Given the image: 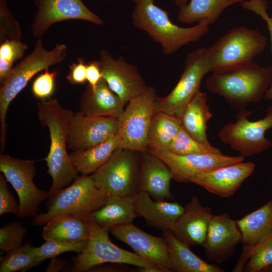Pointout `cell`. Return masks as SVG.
I'll return each instance as SVG.
<instances>
[{"label": "cell", "mask_w": 272, "mask_h": 272, "mask_svg": "<svg viewBox=\"0 0 272 272\" xmlns=\"http://www.w3.org/2000/svg\"><path fill=\"white\" fill-rule=\"evenodd\" d=\"M37 107L38 119L42 125L48 127L50 134V149L45 160L47 173L52 178L49 191L50 197L78 177L79 172L67 151L70 125L74 113L62 107L55 98L42 100L37 103Z\"/></svg>", "instance_id": "6da1fadb"}, {"label": "cell", "mask_w": 272, "mask_h": 272, "mask_svg": "<svg viewBox=\"0 0 272 272\" xmlns=\"http://www.w3.org/2000/svg\"><path fill=\"white\" fill-rule=\"evenodd\" d=\"M134 207L137 217L144 218L148 225L163 231L170 229L184 209L176 202L153 201L149 194L142 191L134 196Z\"/></svg>", "instance_id": "cb8c5ba5"}, {"label": "cell", "mask_w": 272, "mask_h": 272, "mask_svg": "<svg viewBox=\"0 0 272 272\" xmlns=\"http://www.w3.org/2000/svg\"><path fill=\"white\" fill-rule=\"evenodd\" d=\"M57 73L56 71L49 72L47 69L38 75L32 85L33 95L42 100L50 98L55 90V80Z\"/></svg>", "instance_id": "74e56055"}, {"label": "cell", "mask_w": 272, "mask_h": 272, "mask_svg": "<svg viewBox=\"0 0 272 272\" xmlns=\"http://www.w3.org/2000/svg\"><path fill=\"white\" fill-rule=\"evenodd\" d=\"M27 232V228L19 222L7 223L0 229V249L8 252L22 246Z\"/></svg>", "instance_id": "d590c367"}, {"label": "cell", "mask_w": 272, "mask_h": 272, "mask_svg": "<svg viewBox=\"0 0 272 272\" xmlns=\"http://www.w3.org/2000/svg\"><path fill=\"white\" fill-rule=\"evenodd\" d=\"M181 128L177 117L162 112L155 113L148 132V149H167Z\"/></svg>", "instance_id": "4dcf8cb0"}, {"label": "cell", "mask_w": 272, "mask_h": 272, "mask_svg": "<svg viewBox=\"0 0 272 272\" xmlns=\"http://www.w3.org/2000/svg\"><path fill=\"white\" fill-rule=\"evenodd\" d=\"M126 104L110 88L102 78L95 87L89 85L80 101L81 112L92 116L118 118Z\"/></svg>", "instance_id": "603a6c76"}, {"label": "cell", "mask_w": 272, "mask_h": 272, "mask_svg": "<svg viewBox=\"0 0 272 272\" xmlns=\"http://www.w3.org/2000/svg\"><path fill=\"white\" fill-rule=\"evenodd\" d=\"M109 1H112V0H109Z\"/></svg>", "instance_id": "7dc6e473"}, {"label": "cell", "mask_w": 272, "mask_h": 272, "mask_svg": "<svg viewBox=\"0 0 272 272\" xmlns=\"http://www.w3.org/2000/svg\"><path fill=\"white\" fill-rule=\"evenodd\" d=\"M167 149L178 155L222 154L218 148L211 144L205 145L195 140L182 126Z\"/></svg>", "instance_id": "d6a6232c"}, {"label": "cell", "mask_w": 272, "mask_h": 272, "mask_svg": "<svg viewBox=\"0 0 272 272\" xmlns=\"http://www.w3.org/2000/svg\"><path fill=\"white\" fill-rule=\"evenodd\" d=\"M109 197L95 186L91 175H81L70 185L49 197L47 211L35 216L33 224L44 226L58 217L68 214L90 217Z\"/></svg>", "instance_id": "5b68a950"}, {"label": "cell", "mask_w": 272, "mask_h": 272, "mask_svg": "<svg viewBox=\"0 0 272 272\" xmlns=\"http://www.w3.org/2000/svg\"><path fill=\"white\" fill-rule=\"evenodd\" d=\"M46 242L38 247H34V251L38 260L42 263L47 259H51L63 253L75 252H81L87 240L76 243H65L55 241Z\"/></svg>", "instance_id": "e575fe53"}, {"label": "cell", "mask_w": 272, "mask_h": 272, "mask_svg": "<svg viewBox=\"0 0 272 272\" xmlns=\"http://www.w3.org/2000/svg\"><path fill=\"white\" fill-rule=\"evenodd\" d=\"M83 57L77 58V62L69 66L66 77L68 82L73 85L84 84L87 81L86 64Z\"/></svg>", "instance_id": "b9f144b4"}, {"label": "cell", "mask_w": 272, "mask_h": 272, "mask_svg": "<svg viewBox=\"0 0 272 272\" xmlns=\"http://www.w3.org/2000/svg\"><path fill=\"white\" fill-rule=\"evenodd\" d=\"M267 44L266 37L258 30L246 26L234 28L208 48L210 72L252 62Z\"/></svg>", "instance_id": "52a82bcc"}, {"label": "cell", "mask_w": 272, "mask_h": 272, "mask_svg": "<svg viewBox=\"0 0 272 272\" xmlns=\"http://www.w3.org/2000/svg\"><path fill=\"white\" fill-rule=\"evenodd\" d=\"M7 180L4 175L0 174V215L12 214L17 216L19 205L9 191Z\"/></svg>", "instance_id": "60d3db41"}, {"label": "cell", "mask_w": 272, "mask_h": 272, "mask_svg": "<svg viewBox=\"0 0 272 272\" xmlns=\"http://www.w3.org/2000/svg\"><path fill=\"white\" fill-rule=\"evenodd\" d=\"M68 262L64 259L56 258H51V260L46 269L47 272L60 271L64 269Z\"/></svg>", "instance_id": "ee69618b"}, {"label": "cell", "mask_w": 272, "mask_h": 272, "mask_svg": "<svg viewBox=\"0 0 272 272\" xmlns=\"http://www.w3.org/2000/svg\"><path fill=\"white\" fill-rule=\"evenodd\" d=\"M244 244L241 257L234 270L240 271L252 249L272 231V200L237 221Z\"/></svg>", "instance_id": "7402d4cb"}, {"label": "cell", "mask_w": 272, "mask_h": 272, "mask_svg": "<svg viewBox=\"0 0 272 272\" xmlns=\"http://www.w3.org/2000/svg\"><path fill=\"white\" fill-rule=\"evenodd\" d=\"M212 117L206 93L199 91L190 101L180 119L181 126L195 140L211 145L207 135V123Z\"/></svg>", "instance_id": "83f0119b"}, {"label": "cell", "mask_w": 272, "mask_h": 272, "mask_svg": "<svg viewBox=\"0 0 272 272\" xmlns=\"http://www.w3.org/2000/svg\"><path fill=\"white\" fill-rule=\"evenodd\" d=\"M252 112L238 111L236 121L225 124L218 133L222 142L244 157L260 153L272 146V141L265 137L266 131L272 129V104L262 119L248 120Z\"/></svg>", "instance_id": "30bf717a"}, {"label": "cell", "mask_w": 272, "mask_h": 272, "mask_svg": "<svg viewBox=\"0 0 272 272\" xmlns=\"http://www.w3.org/2000/svg\"><path fill=\"white\" fill-rule=\"evenodd\" d=\"M255 164L241 162L222 166L193 178L191 182L222 198L233 195L253 172Z\"/></svg>", "instance_id": "d6986e66"}, {"label": "cell", "mask_w": 272, "mask_h": 272, "mask_svg": "<svg viewBox=\"0 0 272 272\" xmlns=\"http://www.w3.org/2000/svg\"><path fill=\"white\" fill-rule=\"evenodd\" d=\"M272 84V67L253 61L212 73L206 86L222 97L231 107L245 110L248 104L262 101Z\"/></svg>", "instance_id": "7a4b0ae2"}, {"label": "cell", "mask_w": 272, "mask_h": 272, "mask_svg": "<svg viewBox=\"0 0 272 272\" xmlns=\"http://www.w3.org/2000/svg\"><path fill=\"white\" fill-rule=\"evenodd\" d=\"M86 77L88 85L92 88L103 78L98 61H92L86 64Z\"/></svg>", "instance_id": "7bdbcfd3"}, {"label": "cell", "mask_w": 272, "mask_h": 272, "mask_svg": "<svg viewBox=\"0 0 272 272\" xmlns=\"http://www.w3.org/2000/svg\"><path fill=\"white\" fill-rule=\"evenodd\" d=\"M265 269H266L267 270V271H272V265L267 267Z\"/></svg>", "instance_id": "bcb514c9"}, {"label": "cell", "mask_w": 272, "mask_h": 272, "mask_svg": "<svg viewBox=\"0 0 272 272\" xmlns=\"http://www.w3.org/2000/svg\"><path fill=\"white\" fill-rule=\"evenodd\" d=\"M22 32L18 22L12 15L6 0H0V43L7 40H20Z\"/></svg>", "instance_id": "8d00e7d4"}, {"label": "cell", "mask_w": 272, "mask_h": 272, "mask_svg": "<svg viewBox=\"0 0 272 272\" xmlns=\"http://www.w3.org/2000/svg\"><path fill=\"white\" fill-rule=\"evenodd\" d=\"M245 0H190L179 9L177 19L182 23L191 24L202 20L214 24L227 8Z\"/></svg>", "instance_id": "f546056e"}, {"label": "cell", "mask_w": 272, "mask_h": 272, "mask_svg": "<svg viewBox=\"0 0 272 272\" xmlns=\"http://www.w3.org/2000/svg\"><path fill=\"white\" fill-rule=\"evenodd\" d=\"M27 49V43L21 40H7L0 43V61L13 64L22 58Z\"/></svg>", "instance_id": "ab89813d"}, {"label": "cell", "mask_w": 272, "mask_h": 272, "mask_svg": "<svg viewBox=\"0 0 272 272\" xmlns=\"http://www.w3.org/2000/svg\"><path fill=\"white\" fill-rule=\"evenodd\" d=\"M184 63L183 71L173 90L167 96L157 98L155 113L164 112L180 119L187 105L200 91L203 77L210 72L208 48L200 47L190 53Z\"/></svg>", "instance_id": "8fae6325"}, {"label": "cell", "mask_w": 272, "mask_h": 272, "mask_svg": "<svg viewBox=\"0 0 272 272\" xmlns=\"http://www.w3.org/2000/svg\"><path fill=\"white\" fill-rule=\"evenodd\" d=\"M120 147L117 134L90 148L73 151L69 153L71 160L82 175L93 174L110 158Z\"/></svg>", "instance_id": "f1b7e54d"}, {"label": "cell", "mask_w": 272, "mask_h": 272, "mask_svg": "<svg viewBox=\"0 0 272 272\" xmlns=\"http://www.w3.org/2000/svg\"><path fill=\"white\" fill-rule=\"evenodd\" d=\"M245 269L257 272L272 265V231L255 246L248 254Z\"/></svg>", "instance_id": "836d02e7"}, {"label": "cell", "mask_w": 272, "mask_h": 272, "mask_svg": "<svg viewBox=\"0 0 272 272\" xmlns=\"http://www.w3.org/2000/svg\"><path fill=\"white\" fill-rule=\"evenodd\" d=\"M103 79L110 88L125 103L144 91L147 86L137 66L124 57L114 58L109 52H99Z\"/></svg>", "instance_id": "9a60e30c"}, {"label": "cell", "mask_w": 272, "mask_h": 272, "mask_svg": "<svg viewBox=\"0 0 272 272\" xmlns=\"http://www.w3.org/2000/svg\"><path fill=\"white\" fill-rule=\"evenodd\" d=\"M241 238L237 221L226 213L213 215L202 246L208 259L221 263L231 256Z\"/></svg>", "instance_id": "ac0fdd59"}, {"label": "cell", "mask_w": 272, "mask_h": 272, "mask_svg": "<svg viewBox=\"0 0 272 272\" xmlns=\"http://www.w3.org/2000/svg\"><path fill=\"white\" fill-rule=\"evenodd\" d=\"M162 237L169 247L171 271L175 272H223L216 265L209 264L201 259L169 230L163 231Z\"/></svg>", "instance_id": "484cf974"}, {"label": "cell", "mask_w": 272, "mask_h": 272, "mask_svg": "<svg viewBox=\"0 0 272 272\" xmlns=\"http://www.w3.org/2000/svg\"><path fill=\"white\" fill-rule=\"evenodd\" d=\"M157 99L156 89L147 86L127 103L118 118L120 147L140 152L147 151L148 132Z\"/></svg>", "instance_id": "9c48e42d"}, {"label": "cell", "mask_w": 272, "mask_h": 272, "mask_svg": "<svg viewBox=\"0 0 272 272\" xmlns=\"http://www.w3.org/2000/svg\"><path fill=\"white\" fill-rule=\"evenodd\" d=\"M91 215L99 226L108 231L118 225L132 223L137 217L134 196H110L105 204Z\"/></svg>", "instance_id": "4316f807"}, {"label": "cell", "mask_w": 272, "mask_h": 272, "mask_svg": "<svg viewBox=\"0 0 272 272\" xmlns=\"http://www.w3.org/2000/svg\"><path fill=\"white\" fill-rule=\"evenodd\" d=\"M67 46L57 44L51 50L45 49L41 38L37 39L33 51L13 67L11 73L1 82L0 143L2 152L5 146L6 114L9 105L26 87L34 75L43 70L60 63L67 55Z\"/></svg>", "instance_id": "277c9868"}, {"label": "cell", "mask_w": 272, "mask_h": 272, "mask_svg": "<svg viewBox=\"0 0 272 272\" xmlns=\"http://www.w3.org/2000/svg\"><path fill=\"white\" fill-rule=\"evenodd\" d=\"M243 8L252 11L259 15L267 23L270 36L272 51V17L267 13V2L266 0H245L241 3ZM266 100L272 101V84L264 95Z\"/></svg>", "instance_id": "f35d334b"}, {"label": "cell", "mask_w": 272, "mask_h": 272, "mask_svg": "<svg viewBox=\"0 0 272 272\" xmlns=\"http://www.w3.org/2000/svg\"><path fill=\"white\" fill-rule=\"evenodd\" d=\"M41 263L38 259L34 246L30 244L12 250L1 261V272L26 271Z\"/></svg>", "instance_id": "1f68e13d"}, {"label": "cell", "mask_w": 272, "mask_h": 272, "mask_svg": "<svg viewBox=\"0 0 272 272\" xmlns=\"http://www.w3.org/2000/svg\"><path fill=\"white\" fill-rule=\"evenodd\" d=\"M91 218L79 215H65L44 225L42 236L45 241L76 243L88 240Z\"/></svg>", "instance_id": "d4e9b609"}, {"label": "cell", "mask_w": 272, "mask_h": 272, "mask_svg": "<svg viewBox=\"0 0 272 272\" xmlns=\"http://www.w3.org/2000/svg\"><path fill=\"white\" fill-rule=\"evenodd\" d=\"M148 150L164 162L171 171L172 179L180 183L191 182L192 179L199 174L244 160V157L240 155L236 156L223 154L178 155L168 149Z\"/></svg>", "instance_id": "4fadbf2b"}, {"label": "cell", "mask_w": 272, "mask_h": 272, "mask_svg": "<svg viewBox=\"0 0 272 272\" xmlns=\"http://www.w3.org/2000/svg\"><path fill=\"white\" fill-rule=\"evenodd\" d=\"M176 5L181 9L188 3V0H174Z\"/></svg>", "instance_id": "f6af8a7d"}, {"label": "cell", "mask_w": 272, "mask_h": 272, "mask_svg": "<svg viewBox=\"0 0 272 272\" xmlns=\"http://www.w3.org/2000/svg\"><path fill=\"white\" fill-rule=\"evenodd\" d=\"M212 216L211 209L202 205L197 196H192L169 230L189 247L202 246Z\"/></svg>", "instance_id": "ffe728a7"}, {"label": "cell", "mask_w": 272, "mask_h": 272, "mask_svg": "<svg viewBox=\"0 0 272 272\" xmlns=\"http://www.w3.org/2000/svg\"><path fill=\"white\" fill-rule=\"evenodd\" d=\"M118 130V118L77 112L70 123L67 148L72 151L90 148L117 134Z\"/></svg>", "instance_id": "e0dca14e"}, {"label": "cell", "mask_w": 272, "mask_h": 272, "mask_svg": "<svg viewBox=\"0 0 272 272\" xmlns=\"http://www.w3.org/2000/svg\"><path fill=\"white\" fill-rule=\"evenodd\" d=\"M132 1L133 25L158 43L166 55H172L183 46L197 42L209 30L210 23L208 20H202L192 27H180L173 23L168 13L157 6L154 0Z\"/></svg>", "instance_id": "3957f363"}, {"label": "cell", "mask_w": 272, "mask_h": 272, "mask_svg": "<svg viewBox=\"0 0 272 272\" xmlns=\"http://www.w3.org/2000/svg\"><path fill=\"white\" fill-rule=\"evenodd\" d=\"M135 152L118 147L91 175L95 186L109 196H134L139 191L140 173Z\"/></svg>", "instance_id": "ba28073f"}, {"label": "cell", "mask_w": 272, "mask_h": 272, "mask_svg": "<svg viewBox=\"0 0 272 272\" xmlns=\"http://www.w3.org/2000/svg\"><path fill=\"white\" fill-rule=\"evenodd\" d=\"M139 173V191L149 194L157 200L172 199L169 168L160 159L147 151L141 152Z\"/></svg>", "instance_id": "44dd1931"}, {"label": "cell", "mask_w": 272, "mask_h": 272, "mask_svg": "<svg viewBox=\"0 0 272 272\" xmlns=\"http://www.w3.org/2000/svg\"><path fill=\"white\" fill-rule=\"evenodd\" d=\"M34 160H23L1 154L0 171L16 191L18 198L19 218L34 217L41 203L49 198V192L37 188Z\"/></svg>", "instance_id": "7c38bea8"}, {"label": "cell", "mask_w": 272, "mask_h": 272, "mask_svg": "<svg viewBox=\"0 0 272 272\" xmlns=\"http://www.w3.org/2000/svg\"><path fill=\"white\" fill-rule=\"evenodd\" d=\"M110 231L142 258L164 272H171L169 247L164 237L147 233L132 223L115 226Z\"/></svg>", "instance_id": "2e32d148"}, {"label": "cell", "mask_w": 272, "mask_h": 272, "mask_svg": "<svg viewBox=\"0 0 272 272\" xmlns=\"http://www.w3.org/2000/svg\"><path fill=\"white\" fill-rule=\"evenodd\" d=\"M38 8L31 30L33 36L41 38L54 24L69 20H81L97 25L102 19L92 12L82 0H35Z\"/></svg>", "instance_id": "5bb4252c"}, {"label": "cell", "mask_w": 272, "mask_h": 272, "mask_svg": "<svg viewBox=\"0 0 272 272\" xmlns=\"http://www.w3.org/2000/svg\"><path fill=\"white\" fill-rule=\"evenodd\" d=\"M89 226L90 234L86 244L83 251L72 258L71 271L85 272L96 266L111 263L131 265L142 271L162 272L135 253L115 245L109 238V231L99 226L92 217Z\"/></svg>", "instance_id": "8992f818"}]
</instances>
